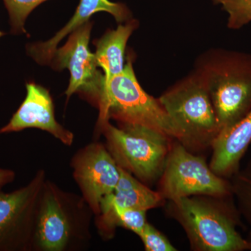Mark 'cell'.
Masks as SVG:
<instances>
[{"label": "cell", "mask_w": 251, "mask_h": 251, "mask_svg": "<svg viewBox=\"0 0 251 251\" xmlns=\"http://www.w3.org/2000/svg\"><path fill=\"white\" fill-rule=\"evenodd\" d=\"M195 71L209 93L219 133L231 128L251 111V54L211 50L198 58Z\"/></svg>", "instance_id": "1"}, {"label": "cell", "mask_w": 251, "mask_h": 251, "mask_svg": "<svg viewBox=\"0 0 251 251\" xmlns=\"http://www.w3.org/2000/svg\"><path fill=\"white\" fill-rule=\"evenodd\" d=\"M94 216L82 196L67 192L46 179L41 195L34 251H74L92 239Z\"/></svg>", "instance_id": "2"}, {"label": "cell", "mask_w": 251, "mask_h": 251, "mask_svg": "<svg viewBox=\"0 0 251 251\" xmlns=\"http://www.w3.org/2000/svg\"><path fill=\"white\" fill-rule=\"evenodd\" d=\"M175 132L189 151L212 145L219 133L215 112L204 82L196 71L158 98Z\"/></svg>", "instance_id": "3"}, {"label": "cell", "mask_w": 251, "mask_h": 251, "mask_svg": "<svg viewBox=\"0 0 251 251\" xmlns=\"http://www.w3.org/2000/svg\"><path fill=\"white\" fill-rule=\"evenodd\" d=\"M193 196L170 201V214L184 229L191 248L199 251L251 250L236 229L233 216L214 196Z\"/></svg>", "instance_id": "4"}, {"label": "cell", "mask_w": 251, "mask_h": 251, "mask_svg": "<svg viewBox=\"0 0 251 251\" xmlns=\"http://www.w3.org/2000/svg\"><path fill=\"white\" fill-rule=\"evenodd\" d=\"M95 131L103 135L117 164L144 184L161 176L171 148L166 133L145 126H115L110 120L97 122Z\"/></svg>", "instance_id": "5"}, {"label": "cell", "mask_w": 251, "mask_h": 251, "mask_svg": "<svg viewBox=\"0 0 251 251\" xmlns=\"http://www.w3.org/2000/svg\"><path fill=\"white\" fill-rule=\"evenodd\" d=\"M133 56L128 54L123 72L104 82L96 108L97 122L110 119L118 126L141 125L175 138L169 118L158 99L147 93L140 85L133 69Z\"/></svg>", "instance_id": "6"}, {"label": "cell", "mask_w": 251, "mask_h": 251, "mask_svg": "<svg viewBox=\"0 0 251 251\" xmlns=\"http://www.w3.org/2000/svg\"><path fill=\"white\" fill-rule=\"evenodd\" d=\"M46 179L45 170L41 169L23 187L9 193L0 188V251H34Z\"/></svg>", "instance_id": "7"}, {"label": "cell", "mask_w": 251, "mask_h": 251, "mask_svg": "<svg viewBox=\"0 0 251 251\" xmlns=\"http://www.w3.org/2000/svg\"><path fill=\"white\" fill-rule=\"evenodd\" d=\"M228 183L216 175L202 157L191 152L179 142L171 145L160 180L158 193L170 201L193 196L225 197Z\"/></svg>", "instance_id": "8"}, {"label": "cell", "mask_w": 251, "mask_h": 251, "mask_svg": "<svg viewBox=\"0 0 251 251\" xmlns=\"http://www.w3.org/2000/svg\"><path fill=\"white\" fill-rule=\"evenodd\" d=\"M93 25L94 23L89 21L71 33L66 44L56 50L49 66L53 70L67 69L70 72L65 92L67 100L78 93L95 107L103 91L104 75L99 71L89 46Z\"/></svg>", "instance_id": "9"}, {"label": "cell", "mask_w": 251, "mask_h": 251, "mask_svg": "<svg viewBox=\"0 0 251 251\" xmlns=\"http://www.w3.org/2000/svg\"><path fill=\"white\" fill-rule=\"evenodd\" d=\"M73 176L94 215L100 214V203L115 191L120 166L105 145L93 142L80 149L71 160Z\"/></svg>", "instance_id": "10"}, {"label": "cell", "mask_w": 251, "mask_h": 251, "mask_svg": "<svg viewBox=\"0 0 251 251\" xmlns=\"http://www.w3.org/2000/svg\"><path fill=\"white\" fill-rule=\"evenodd\" d=\"M25 99L10 121L0 128V134L38 128L48 132L66 146H72L74 134L57 121L50 91L36 82L26 83Z\"/></svg>", "instance_id": "11"}, {"label": "cell", "mask_w": 251, "mask_h": 251, "mask_svg": "<svg viewBox=\"0 0 251 251\" xmlns=\"http://www.w3.org/2000/svg\"><path fill=\"white\" fill-rule=\"evenodd\" d=\"M98 12L108 13L119 24L132 18L129 9L123 3L112 2L109 0H80L72 19L50 39L45 42L32 43L26 46L27 55L40 65L49 66L60 41L77 28L88 22L92 15Z\"/></svg>", "instance_id": "12"}, {"label": "cell", "mask_w": 251, "mask_h": 251, "mask_svg": "<svg viewBox=\"0 0 251 251\" xmlns=\"http://www.w3.org/2000/svg\"><path fill=\"white\" fill-rule=\"evenodd\" d=\"M251 143V110L231 128L220 132L213 142L211 169L221 177L234 174Z\"/></svg>", "instance_id": "13"}, {"label": "cell", "mask_w": 251, "mask_h": 251, "mask_svg": "<svg viewBox=\"0 0 251 251\" xmlns=\"http://www.w3.org/2000/svg\"><path fill=\"white\" fill-rule=\"evenodd\" d=\"M138 27V21L132 18L126 22L120 23L116 29H108L100 39L93 41L96 62L97 67L103 70L104 82L123 72L127 42Z\"/></svg>", "instance_id": "14"}, {"label": "cell", "mask_w": 251, "mask_h": 251, "mask_svg": "<svg viewBox=\"0 0 251 251\" xmlns=\"http://www.w3.org/2000/svg\"><path fill=\"white\" fill-rule=\"evenodd\" d=\"M120 179L116 188L102 200L100 211L112 206L148 211L161 204L164 199L159 193L150 189L120 167Z\"/></svg>", "instance_id": "15"}, {"label": "cell", "mask_w": 251, "mask_h": 251, "mask_svg": "<svg viewBox=\"0 0 251 251\" xmlns=\"http://www.w3.org/2000/svg\"><path fill=\"white\" fill-rule=\"evenodd\" d=\"M146 214L147 211L142 209L112 206L96 216V224L99 233L105 239L112 237L117 227H124L139 236L148 223Z\"/></svg>", "instance_id": "16"}, {"label": "cell", "mask_w": 251, "mask_h": 251, "mask_svg": "<svg viewBox=\"0 0 251 251\" xmlns=\"http://www.w3.org/2000/svg\"><path fill=\"white\" fill-rule=\"evenodd\" d=\"M9 15L10 33L13 35H28L25 23L34 9L48 0H2Z\"/></svg>", "instance_id": "17"}, {"label": "cell", "mask_w": 251, "mask_h": 251, "mask_svg": "<svg viewBox=\"0 0 251 251\" xmlns=\"http://www.w3.org/2000/svg\"><path fill=\"white\" fill-rule=\"evenodd\" d=\"M228 15L227 27L239 29L251 22V0H213Z\"/></svg>", "instance_id": "18"}, {"label": "cell", "mask_w": 251, "mask_h": 251, "mask_svg": "<svg viewBox=\"0 0 251 251\" xmlns=\"http://www.w3.org/2000/svg\"><path fill=\"white\" fill-rule=\"evenodd\" d=\"M232 188L244 215L251 220V162L237 175Z\"/></svg>", "instance_id": "19"}, {"label": "cell", "mask_w": 251, "mask_h": 251, "mask_svg": "<svg viewBox=\"0 0 251 251\" xmlns=\"http://www.w3.org/2000/svg\"><path fill=\"white\" fill-rule=\"evenodd\" d=\"M147 251H175L174 246L158 229L148 223L138 236Z\"/></svg>", "instance_id": "20"}, {"label": "cell", "mask_w": 251, "mask_h": 251, "mask_svg": "<svg viewBox=\"0 0 251 251\" xmlns=\"http://www.w3.org/2000/svg\"><path fill=\"white\" fill-rule=\"evenodd\" d=\"M16 178V173L12 170L0 168V188L5 185L13 182Z\"/></svg>", "instance_id": "21"}, {"label": "cell", "mask_w": 251, "mask_h": 251, "mask_svg": "<svg viewBox=\"0 0 251 251\" xmlns=\"http://www.w3.org/2000/svg\"><path fill=\"white\" fill-rule=\"evenodd\" d=\"M5 35H6V34H5L4 32H3V31L0 30V38L2 37V36H4Z\"/></svg>", "instance_id": "22"}, {"label": "cell", "mask_w": 251, "mask_h": 251, "mask_svg": "<svg viewBox=\"0 0 251 251\" xmlns=\"http://www.w3.org/2000/svg\"><path fill=\"white\" fill-rule=\"evenodd\" d=\"M249 242H251V237L250 240H249Z\"/></svg>", "instance_id": "23"}]
</instances>
